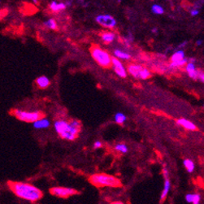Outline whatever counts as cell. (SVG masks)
Masks as SVG:
<instances>
[{"label": "cell", "instance_id": "1", "mask_svg": "<svg viewBox=\"0 0 204 204\" xmlns=\"http://www.w3.org/2000/svg\"><path fill=\"white\" fill-rule=\"evenodd\" d=\"M11 190L19 198L30 202H36L42 197V191L33 185L23 182H9Z\"/></svg>", "mask_w": 204, "mask_h": 204}, {"label": "cell", "instance_id": "2", "mask_svg": "<svg viewBox=\"0 0 204 204\" xmlns=\"http://www.w3.org/2000/svg\"><path fill=\"white\" fill-rule=\"evenodd\" d=\"M54 129L62 138L72 141L77 138L81 129V123L77 120L68 122L64 120H59L54 122Z\"/></svg>", "mask_w": 204, "mask_h": 204}, {"label": "cell", "instance_id": "3", "mask_svg": "<svg viewBox=\"0 0 204 204\" xmlns=\"http://www.w3.org/2000/svg\"><path fill=\"white\" fill-rule=\"evenodd\" d=\"M89 181L97 187H120V180L112 175L105 173H96L89 177Z\"/></svg>", "mask_w": 204, "mask_h": 204}, {"label": "cell", "instance_id": "4", "mask_svg": "<svg viewBox=\"0 0 204 204\" xmlns=\"http://www.w3.org/2000/svg\"><path fill=\"white\" fill-rule=\"evenodd\" d=\"M92 57L95 60L100 66L103 68H108L112 64V57L107 53V51L102 50V48L99 47H93L90 49Z\"/></svg>", "mask_w": 204, "mask_h": 204}, {"label": "cell", "instance_id": "5", "mask_svg": "<svg viewBox=\"0 0 204 204\" xmlns=\"http://www.w3.org/2000/svg\"><path fill=\"white\" fill-rule=\"evenodd\" d=\"M12 114L21 121L24 122H36L38 120L43 118V114L40 112H27L16 109L12 112Z\"/></svg>", "mask_w": 204, "mask_h": 204}, {"label": "cell", "instance_id": "6", "mask_svg": "<svg viewBox=\"0 0 204 204\" xmlns=\"http://www.w3.org/2000/svg\"><path fill=\"white\" fill-rule=\"evenodd\" d=\"M128 72L130 75L137 79L146 80L150 77V71L138 64H130L128 66Z\"/></svg>", "mask_w": 204, "mask_h": 204}, {"label": "cell", "instance_id": "7", "mask_svg": "<svg viewBox=\"0 0 204 204\" xmlns=\"http://www.w3.org/2000/svg\"><path fill=\"white\" fill-rule=\"evenodd\" d=\"M51 194H53L54 196H57L59 198H66L70 197L72 195L78 194L77 190H76L72 188H66V187H54L51 188L50 190Z\"/></svg>", "mask_w": 204, "mask_h": 204}, {"label": "cell", "instance_id": "8", "mask_svg": "<svg viewBox=\"0 0 204 204\" xmlns=\"http://www.w3.org/2000/svg\"><path fill=\"white\" fill-rule=\"evenodd\" d=\"M95 21L100 25L105 28H108V29H113L114 27H116V19L108 14L99 15L96 17Z\"/></svg>", "mask_w": 204, "mask_h": 204}, {"label": "cell", "instance_id": "9", "mask_svg": "<svg viewBox=\"0 0 204 204\" xmlns=\"http://www.w3.org/2000/svg\"><path fill=\"white\" fill-rule=\"evenodd\" d=\"M112 64L113 69L117 75L120 77H126L127 72H126V69L124 67V65L122 64V63L120 61L119 59L112 57Z\"/></svg>", "mask_w": 204, "mask_h": 204}, {"label": "cell", "instance_id": "10", "mask_svg": "<svg viewBox=\"0 0 204 204\" xmlns=\"http://www.w3.org/2000/svg\"><path fill=\"white\" fill-rule=\"evenodd\" d=\"M177 125H179L180 126H182L183 128H185L187 130H191V131H194V130H196L197 127L194 125V123H192L190 120H188L186 119H184V118H180V119H178L177 120Z\"/></svg>", "mask_w": 204, "mask_h": 204}, {"label": "cell", "instance_id": "11", "mask_svg": "<svg viewBox=\"0 0 204 204\" xmlns=\"http://www.w3.org/2000/svg\"><path fill=\"white\" fill-rule=\"evenodd\" d=\"M50 9L54 12H59L61 11H64L66 9V4L65 3H58L56 1H52L50 4Z\"/></svg>", "mask_w": 204, "mask_h": 204}, {"label": "cell", "instance_id": "12", "mask_svg": "<svg viewBox=\"0 0 204 204\" xmlns=\"http://www.w3.org/2000/svg\"><path fill=\"white\" fill-rule=\"evenodd\" d=\"M36 84L39 88L46 89L50 85V80L46 76H41L36 79Z\"/></svg>", "mask_w": 204, "mask_h": 204}, {"label": "cell", "instance_id": "13", "mask_svg": "<svg viewBox=\"0 0 204 204\" xmlns=\"http://www.w3.org/2000/svg\"><path fill=\"white\" fill-rule=\"evenodd\" d=\"M49 126H50V121L46 118H42L34 123V127L38 129H47Z\"/></svg>", "mask_w": 204, "mask_h": 204}, {"label": "cell", "instance_id": "14", "mask_svg": "<svg viewBox=\"0 0 204 204\" xmlns=\"http://www.w3.org/2000/svg\"><path fill=\"white\" fill-rule=\"evenodd\" d=\"M101 38L105 43L109 44V43H112L115 40L116 34L114 33H112V32H105V33H102V35H101Z\"/></svg>", "mask_w": 204, "mask_h": 204}, {"label": "cell", "instance_id": "15", "mask_svg": "<svg viewBox=\"0 0 204 204\" xmlns=\"http://www.w3.org/2000/svg\"><path fill=\"white\" fill-rule=\"evenodd\" d=\"M170 181H169L168 179H166V180H165V182H164V187H163V192H162V194L160 195V201H163L165 199V198L167 197V195L168 192L170 190Z\"/></svg>", "mask_w": 204, "mask_h": 204}, {"label": "cell", "instance_id": "16", "mask_svg": "<svg viewBox=\"0 0 204 204\" xmlns=\"http://www.w3.org/2000/svg\"><path fill=\"white\" fill-rule=\"evenodd\" d=\"M184 59H185V52H184L183 51H181V50H179V51H176V52L173 54V56H172V58H171V61L178 62Z\"/></svg>", "mask_w": 204, "mask_h": 204}, {"label": "cell", "instance_id": "17", "mask_svg": "<svg viewBox=\"0 0 204 204\" xmlns=\"http://www.w3.org/2000/svg\"><path fill=\"white\" fill-rule=\"evenodd\" d=\"M114 54H115L116 58L119 59H125V60H127V59H130V54L126 53L125 51H120V50H116V51H114Z\"/></svg>", "mask_w": 204, "mask_h": 204}, {"label": "cell", "instance_id": "18", "mask_svg": "<svg viewBox=\"0 0 204 204\" xmlns=\"http://www.w3.org/2000/svg\"><path fill=\"white\" fill-rule=\"evenodd\" d=\"M184 166L185 167V169L189 172V173H192L193 171L194 170V167H195V165H194V163L191 160H189V159H186V160H184Z\"/></svg>", "mask_w": 204, "mask_h": 204}, {"label": "cell", "instance_id": "19", "mask_svg": "<svg viewBox=\"0 0 204 204\" xmlns=\"http://www.w3.org/2000/svg\"><path fill=\"white\" fill-rule=\"evenodd\" d=\"M187 62H189V59L185 58L182 60L178 62H171L170 65H169V68H177L182 67L185 64H187Z\"/></svg>", "mask_w": 204, "mask_h": 204}, {"label": "cell", "instance_id": "20", "mask_svg": "<svg viewBox=\"0 0 204 204\" xmlns=\"http://www.w3.org/2000/svg\"><path fill=\"white\" fill-rule=\"evenodd\" d=\"M115 121H116L117 124H120V125H122L125 122L126 120V116L125 114H123L121 112L116 113L115 115Z\"/></svg>", "mask_w": 204, "mask_h": 204}, {"label": "cell", "instance_id": "21", "mask_svg": "<svg viewBox=\"0 0 204 204\" xmlns=\"http://www.w3.org/2000/svg\"><path fill=\"white\" fill-rule=\"evenodd\" d=\"M44 25L48 29H53V30L57 29V23L54 19H49L48 21L44 22Z\"/></svg>", "mask_w": 204, "mask_h": 204}, {"label": "cell", "instance_id": "22", "mask_svg": "<svg viewBox=\"0 0 204 204\" xmlns=\"http://www.w3.org/2000/svg\"><path fill=\"white\" fill-rule=\"evenodd\" d=\"M115 149L117 151H120V152H121L123 154L127 153V151H128V147L124 143H118V144H116V146H115Z\"/></svg>", "mask_w": 204, "mask_h": 204}, {"label": "cell", "instance_id": "23", "mask_svg": "<svg viewBox=\"0 0 204 204\" xmlns=\"http://www.w3.org/2000/svg\"><path fill=\"white\" fill-rule=\"evenodd\" d=\"M151 11H152V12L155 14H156V15H161V14L163 13V8L161 6H160V5H158V4H155V5H153L152 6V7H151Z\"/></svg>", "mask_w": 204, "mask_h": 204}, {"label": "cell", "instance_id": "24", "mask_svg": "<svg viewBox=\"0 0 204 204\" xmlns=\"http://www.w3.org/2000/svg\"><path fill=\"white\" fill-rule=\"evenodd\" d=\"M185 70H186V72H188V74L192 73V72H194V71H196V68H195V65H194V63H192V62L188 63L187 64H186V66H185Z\"/></svg>", "mask_w": 204, "mask_h": 204}, {"label": "cell", "instance_id": "25", "mask_svg": "<svg viewBox=\"0 0 204 204\" xmlns=\"http://www.w3.org/2000/svg\"><path fill=\"white\" fill-rule=\"evenodd\" d=\"M201 196L198 194H194V200H193V204H199L200 203Z\"/></svg>", "mask_w": 204, "mask_h": 204}, {"label": "cell", "instance_id": "26", "mask_svg": "<svg viewBox=\"0 0 204 204\" xmlns=\"http://www.w3.org/2000/svg\"><path fill=\"white\" fill-rule=\"evenodd\" d=\"M185 200L187 201L188 203H193L194 200V194H188L185 195Z\"/></svg>", "mask_w": 204, "mask_h": 204}, {"label": "cell", "instance_id": "27", "mask_svg": "<svg viewBox=\"0 0 204 204\" xmlns=\"http://www.w3.org/2000/svg\"><path fill=\"white\" fill-rule=\"evenodd\" d=\"M102 144L100 141H96L94 143V149H99L100 147H102Z\"/></svg>", "mask_w": 204, "mask_h": 204}, {"label": "cell", "instance_id": "28", "mask_svg": "<svg viewBox=\"0 0 204 204\" xmlns=\"http://www.w3.org/2000/svg\"><path fill=\"white\" fill-rule=\"evenodd\" d=\"M162 171H163V175L164 178H165V180L168 179V171H167V169L166 167H163Z\"/></svg>", "mask_w": 204, "mask_h": 204}, {"label": "cell", "instance_id": "29", "mask_svg": "<svg viewBox=\"0 0 204 204\" xmlns=\"http://www.w3.org/2000/svg\"><path fill=\"white\" fill-rule=\"evenodd\" d=\"M190 14L192 16H198L199 14V11L198 10V9H192L190 11Z\"/></svg>", "mask_w": 204, "mask_h": 204}, {"label": "cell", "instance_id": "30", "mask_svg": "<svg viewBox=\"0 0 204 204\" xmlns=\"http://www.w3.org/2000/svg\"><path fill=\"white\" fill-rule=\"evenodd\" d=\"M199 79H200L202 82H204V72H201V75H200V77H199Z\"/></svg>", "mask_w": 204, "mask_h": 204}, {"label": "cell", "instance_id": "31", "mask_svg": "<svg viewBox=\"0 0 204 204\" xmlns=\"http://www.w3.org/2000/svg\"><path fill=\"white\" fill-rule=\"evenodd\" d=\"M186 43H187L186 42H184L182 44H180V46H179V47H185V45H186Z\"/></svg>", "mask_w": 204, "mask_h": 204}, {"label": "cell", "instance_id": "32", "mask_svg": "<svg viewBox=\"0 0 204 204\" xmlns=\"http://www.w3.org/2000/svg\"><path fill=\"white\" fill-rule=\"evenodd\" d=\"M202 43H203V42H202V40H198L197 41L198 46H200V45H202Z\"/></svg>", "mask_w": 204, "mask_h": 204}, {"label": "cell", "instance_id": "33", "mask_svg": "<svg viewBox=\"0 0 204 204\" xmlns=\"http://www.w3.org/2000/svg\"><path fill=\"white\" fill-rule=\"evenodd\" d=\"M65 4H66V6H67V7H68V6H70V5H71V3H70V1H67V2L65 3Z\"/></svg>", "mask_w": 204, "mask_h": 204}, {"label": "cell", "instance_id": "34", "mask_svg": "<svg viewBox=\"0 0 204 204\" xmlns=\"http://www.w3.org/2000/svg\"><path fill=\"white\" fill-rule=\"evenodd\" d=\"M112 204H124V203H121V202H115V203H112Z\"/></svg>", "mask_w": 204, "mask_h": 204}, {"label": "cell", "instance_id": "35", "mask_svg": "<svg viewBox=\"0 0 204 204\" xmlns=\"http://www.w3.org/2000/svg\"><path fill=\"white\" fill-rule=\"evenodd\" d=\"M32 2H33V3H34V4H38V0H32Z\"/></svg>", "mask_w": 204, "mask_h": 204}, {"label": "cell", "instance_id": "36", "mask_svg": "<svg viewBox=\"0 0 204 204\" xmlns=\"http://www.w3.org/2000/svg\"><path fill=\"white\" fill-rule=\"evenodd\" d=\"M152 32H153V33H157V29H156V28H154L153 29H152Z\"/></svg>", "mask_w": 204, "mask_h": 204}]
</instances>
